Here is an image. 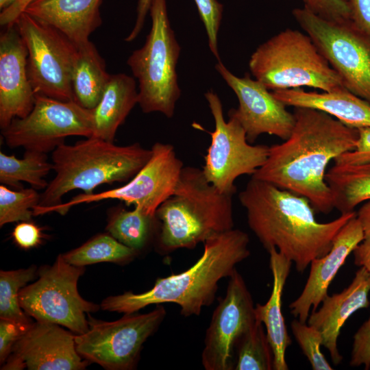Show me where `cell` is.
I'll return each mask as SVG.
<instances>
[{
  "mask_svg": "<svg viewBox=\"0 0 370 370\" xmlns=\"http://www.w3.org/2000/svg\"><path fill=\"white\" fill-rule=\"evenodd\" d=\"M358 140L354 149L345 152L334 160L336 164L370 163V127L357 129Z\"/></svg>",
  "mask_w": 370,
  "mask_h": 370,
  "instance_id": "39",
  "label": "cell"
},
{
  "mask_svg": "<svg viewBox=\"0 0 370 370\" xmlns=\"http://www.w3.org/2000/svg\"><path fill=\"white\" fill-rule=\"evenodd\" d=\"M349 365L370 369V317L354 335Z\"/></svg>",
  "mask_w": 370,
  "mask_h": 370,
  "instance_id": "37",
  "label": "cell"
},
{
  "mask_svg": "<svg viewBox=\"0 0 370 370\" xmlns=\"http://www.w3.org/2000/svg\"><path fill=\"white\" fill-rule=\"evenodd\" d=\"M136 254V251L120 243L108 233L95 236L79 247L62 255L66 262L84 267L101 262L125 263L131 261Z\"/></svg>",
  "mask_w": 370,
  "mask_h": 370,
  "instance_id": "28",
  "label": "cell"
},
{
  "mask_svg": "<svg viewBox=\"0 0 370 370\" xmlns=\"http://www.w3.org/2000/svg\"><path fill=\"white\" fill-rule=\"evenodd\" d=\"M205 97L214 121V130L209 132L211 142L202 171L219 191L234 195L236 180L241 175H254L265 162L269 147L249 143L245 130L235 117L229 115L226 121L221 101L212 90L207 91Z\"/></svg>",
  "mask_w": 370,
  "mask_h": 370,
  "instance_id": "11",
  "label": "cell"
},
{
  "mask_svg": "<svg viewBox=\"0 0 370 370\" xmlns=\"http://www.w3.org/2000/svg\"><path fill=\"white\" fill-rule=\"evenodd\" d=\"M151 150L148 162L123 186L97 193L79 194L69 201L43 210L42 214L52 212L64 214L78 204L118 199L156 217L160 206L173 195L184 164L171 144L157 142Z\"/></svg>",
  "mask_w": 370,
  "mask_h": 370,
  "instance_id": "14",
  "label": "cell"
},
{
  "mask_svg": "<svg viewBox=\"0 0 370 370\" xmlns=\"http://www.w3.org/2000/svg\"><path fill=\"white\" fill-rule=\"evenodd\" d=\"M204 23L210 49L221 61L218 49V32L223 16V6L217 0H194Z\"/></svg>",
  "mask_w": 370,
  "mask_h": 370,
  "instance_id": "34",
  "label": "cell"
},
{
  "mask_svg": "<svg viewBox=\"0 0 370 370\" xmlns=\"http://www.w3.org/2000/svg\"><path fill=\"white\" fill-rule=\"evenodd\" d=\"M249 68L254 79L272 91L345 88L312 38L298 29H283L260 45L250 56Z\"/></svg>",
  "mask_w": 370,
  "mask_h": 370,
  "instance_id": "6",
  "label": "cell"
},
{
  "mask_svg": "<svg viewBox=\"0 0 370 370\" xmlns=\"http://www.w3.org/2000/svg\"><path fill=\"white\" fill-rule=\"evenodd\" d=\"M27 50L15 23L0 35V127L32 110L36 94L27 73Z\"/></svg>",
  "mask_w": 370,
  "mask_h": 370,
  "instance_id": "18",
  "label": "cell"
},
{
  "mask_svg": "<svg viewBox=\"0 0 370 370\" xmlns=\"http://www.w3.org/2000/svg\"><path fill=\"white\" fill-rule=\"evenodd\" d=\"M215 69L236 95L238 108L231 109L229 115L240 123L249 143H254L264 134L283 140L290 136L295 122L293 112L272 91L247 74L242 77L235 75L221 61Z\"/></svg>",
  "mask_w": 370,
  "mask_h": 370,
  "instance_id": "16",
  "label": "cell"
},
{
  "mask_svg": "<svg viewBox=\"0 0 370 370\" xmlns=\"http://www.w3.org/2000/svg\"><path fill=\"white\" fill-rule=\"evenodd\" d=\"M75 335L59 325L32 323L14 345L2 369L81 370L88 365L77 353Z\"/></svg>",
  "mask_w": 370,
  "mask_h": 370,
  "instance_id": "17",
  "label": "cell"
},
{
  "mask_svg": "<svg viewBox=\"0 0 370 370\" xmlns=\"http://www.w3.org/2000/svg\"><path fill=\"white\" fill-rule=\"evenodd\" d=\"M238 199L250 230L264 248H275L300 273L329 252L336 235L356 215L355 211L342 213L329 222H319L306 198L253 177Z\"/></svg>",
  "mask_w": 370,
  "mask_h": 370,
  "instance_id": "2",
  "label": "cell"
},
{
  "mask_svg": "<svg viewBox=\"0 0 370 370\" xmlns=\"http://www.w3.org/2000/svg\"><path fill=\"white\" fill-rule=\"evenodd\" d=\"M273 94L286 106L317 109L355 129L370 127V103L345 88L330 92L293 88L273 90Z\"/></svg>",
  "mask_w": 370,
  "mask_h": 370,
  "instance_id": "22",
  "label": "cell"
},
{
  "mask_svg": "<svg viewBox=\"0 0 370 370\" xmlns=\"http://www.w3.org/2000/svg\"><path fill=\"white\" fill-rule=\"evenodd\" d=\"M235 370L273 369V354L262 323L256 321L238 339Z\"/></svg>",
  "mask_w": 370,
  "mask_h": 370,
  "instance_id": "30",
  "label": "cell"
},
{
  "mask_svg": "<svg viewBox=\"0 0 370 370\" xmlns=\"http://www.w3.org/2000/svg\"><path fill=\"white\" fill-rule=\"evenodd\" d=\"M84 267L66 262L60 254L52 266L40 268L39 278L19 292L21 308L37 321L62 325L77 334L88 330L85 314L99 306L83 299L77 282Z\"/></svg>",
  "mask_w": 370,
  "mask_h": 370,
  "instance_id": "9",
  "label": "cell"
},
{
  "mask_svg": "<svg viewBox=\"0 0 370 370\" xmlns=\"http://www.w3.org/2000/svg\"><path fill=\"white\" fill-rule=\"evenodd\" d=\"M350 13V20L370 38V0H344Z\"/></svg>",
  "mask_w": 370,
  "mask_h": 370,
  "instance_id": "41",
  "label": "cell"
},
{
  "mask_svg": "<svg viewBox=\"0 0 370 370\" xmlns=\"http://www.w3.org/2000/svg\"><path fill=\"white\" fill-rule=\"evenodd\" d=\"M1 135L10 148L47 153L64 143L68 136L92 135V110L75 101H63L36 94L32 111L15 118Z\"/></svg>",
  "mask_w": 370,
  "mask_h": 370,
  "instance_id": "12",
  "label": "cell"
},
{
  "mask_svg": "<svg viewBox=\"0 0 370 370\" xmlns=\"http://www.w3.org/2000/svg\"><path fill=\"white\" fill-rule=\"evenodd\" d=\"M369 292L370 272L360 267L347 287L339 293L328 295L321 307L308 317V324L321 332L322 345L328 349L334 365L343 359L337 344L341 328L352 314L369 306Z\"/></svg>",
  "mask_w": 370,
  "mask_h": 370,
  "instance_id": "20",
  "label": "cell"
},
{
  "mask_svg": "<svg viewBox=\"0 0 370 370\" xmlns=\"http://www.w3.org/2000/svg\"><path fill=\"white\" fill-rule=\"evenodd\" d=\"M304 8L314 14L329 21L350 19V13L344 0H302Z\"/></svg>",
  "mask_w": 370,
  "mask_h": 370,
  "instance_id": "36",
  "label": "cell"
},
{
  "mask_svg": "<svg viewBox=\"0 0 370 370\" xmlns=\"http://www.w3.org/2000/svg\"><path fill=\"white\" fill-rule=\"evenodd\" d=\"M149 14L151 27L143 46L127 59L138 82V101L144 113L174 115L181 90L176 66L180 47L168 16L166 0H152Z\"/></svg>",
  "mask_w": 370,
  "mask_h": 370,
  "instance_id": "7",
  "label": "cell"
},
{
  "mask_svg": "<svg viewBox=\"0 0 370 370\" xmlns=\"http://www.w3.org/2000/svg\"><path fill=\"white\" fill-rule=\"evenodd\" d=\"M33 0H16L12 5L1 10L0 25L5 27L14 23L18 16Z\"/></svg>",
  "mask_w": 370,
  "mask_h": 370,
  "instance_id": "42",
  "label": "cell"
},
{
  "mask_svg": "<svg viewBox=\"0 0 370 370\" xmlns=\"http://www.w3.org/2000/svg\"><path fill=\"white\" fill-rule=\"evenodd\" d=\"M152 0H138L137 6V17L133 29L125 38L126 42L134 40L141 32L147 14L149 12Z\"/></svg>",
  "mask_w": 370,
  "mask_h": 370,
  "instance_id": "43",
  "label": "cell"
},
{
  "mask_svg": "<svg viewBox=\"0 0 370 370\" xmlns=\"http://www.w3.org/2000/svg\"><path fill=\"white\" fill-rule=\"evenodd\" d=\"M291 330L302 352L307 357L313 370H332L333 368L321 352L323 338L314 327L294 319Z\"/></svg>",
  "mask_w": 370,
  "mask_h": 370,
  "instance_id": "33",
  "label": "cell"
},
{
  "mask_svg": "<svg viewBox=\"0 0 370 370\" xmlns=\"http://www.w3.org/2000/svg\"><path fill=\"white\" fill-rule=\"evenodd\" d=\"M102 0H33L23 12L59 30L75 45L101 25Z\"/></svg>",
  "mask_w": 370,
  "mask_h": 370,
  "instance_id": "21",
  "label": "cell"
},
{
  "mask_svg": "<svg viewBox=\"0 0 370 370\" xmlns=\"http://www.w3.org/2000/svg\"><path fill=\"white\" fill-rule=\"evenodd\" d=\"M292 14L341 77L344 87L370 103V38L350 19L322 18L305 8Z\"/></svg>",
  "mask_w": 370,
  "mask_h": 370,
  "instance_id": "8",
  "label": "cell"
},
{
  "mask_svg": "<svg viewBox=\"0 0 370 370\" xmlns=\"http://www.w3.org/2000/svg\"><path fill=\"white\" fill-rule=\"evenodd\" d=\"M232 196L219 191L202 169L184 166L173 195L156 212L158 250L169 254L193 249L233 229Z\"/></svg>",
  "mask_w": 370,
  "mask_h": 370,
  "instance_id": "5",
  "label": "cell"
},
{
  "mask_svg": "<svg viewBox=\"0 0 370 370\" xmlns=\"http://www.w3.org/2000/svg\"><path fill=\"white\" fill-rule=\"evenodd\" d=\"M53 169L47 153L25 150L22 158L0 152V182L15 188H22V182L32 188L45 189L48 182L45 177Z\"/></svg>",
  "mask_w": 370,
  "mask_h": 370,
  "instance_id": "27",
  "label": "cell"
},
{
  "mask_svg": "<svg viewBox=\"0 0 370 370\" xmlns=\"http://www.w3.org/2000/svg\"><path fill=\"white\" fill-rule=\"evenodd\" d=\"M248 234L232 229L210 236L204 242L199 258L186 271L158 278L153 287L142 293L131 291L110 296L101 303L103 310L131 314L151 304L174 303L184 317L199 315L212 304L219 282L230 277L236 266L250 255Z\"/></svg>",
  "mask_w": 370,
  "mask_h": 370,
  "instance_id": "3",
  "label": "cell"
},
{
  "mask_svg": "<svg viewBox=\"0 0 370 370\" xmlns=\"http://www.w3.org/2000/svg\"><path fill=\"white\" fill-rule=\"evenodd\" d=\"M226 293L214 309L206 330L201 363L206 370L234 369L235 346L256 321L250 292L236 269L229 277Z\"/></svg>",
  "mask_w": 370,
  "mask_h": 370,
  "instance_id": "15",
  "label": "cell"
},
{
  "mask_svg": "<svg viewBox=\"0 0 370 370\" xmlns=\"http://www.w3.org/2000/svg\"><path fill=\"white\" fill-rule=\"evenodd\" d=\"M356 217L361 225L362 239L352 251L354 262L370 272V201L361 204Z\"/></svg>",
  "mask_w": 370,
  "mask_h": 370,
  "instance_id": "35",
  "label": "cell"
},
{
  "mask_svg": "<svg viewBox=\"0 0 370 370\" xmlns=\"http://www.w3.org/2000/svg\"><path fill=\"white\" fill-rule=\"evenodd\" d=\"M138 101L134 79L125 73L110 74L100 101L92 109L91 137L113 142L118 128Z\"/></svg>",
  "mask_w": 370,
  "mask_h": 370,
  "instance_id": "24",
  "label": "cell"
},
{
  "mask_svg": "<svg viewBox=\"0 0 370 370\" xmlns=\"http://www.w3.org/2000/svg\"><path fill=\"white\" fill-rule=\"evenodd\" d=\"M31 324V325H32ZM31 325H25L8 319L0 320V362H4L17 341Z\"/></svg>",
  "mask_w": 370,
  "mask_h": 370,
  "instance_id": "38",
  "label": "cell"
},
{
  "mask_svg": "<svg viewBox=\"0 0 370 370\" xmlns=\"http://www.w3.org/2000/svg\"><path fill=\"white\" fill-rule=\"evenodd\" d=\"M165 316V309L158 306L148 313L125 314L112 322L90 319L88 330L75 335L76 350L86 360L106 369H131L143 343L158 330Z\"/></svg>",
  "mask_w": 370,
  "mask_h": 370,
  "instance_id": "13",
  "label": "cell"
},
{
  "mask_svg": "<svg viewBox=\"0 0 370 370\" xmlns=\"http://www.w3.org/2000/svg\"><path fill=\"white\" fill-rule=\"evenodd\" d=\"M151 150L139 143L119 146L99 138L89 137L72 145L63 143L52 151L56 175L40 195L34 215L62 203L73 190L92 194L103 184L128 182L148 162Z\"/></svg>",
  "mask_w": 370,
  "mask_h": 370,
  "instance_id": "4",
  "label": "cell"
},
{
  "mask_svg": "<svg viewBox=\"0 0 370 370\" xmlns=\"http://www.w3.org/2000/svg\"><path fill=\"white\" fill-rule=\"evenodd\" d=\"M42 234L40 227L28 221H21L13 230L14 242L21 248L30 249L41 243Z\"/></svg>",
  "mask_w": 370,
  "mask_h": 370,
  "instance_id": "40",
  "label": "cell"
},
{
  "mask_svg": "<svg viewBox=\"0 0 370 370\" xmlns=\"http://www.w3.org/2000/svg\"><path fill=\"white\" fill-rule=\"evenodd\" d=\"M268 252L273 280V288L267 302L256 304L255 314L256 319L265 325L267 336L273 354V369L287 370L286 351L292 341L282 312V297L293 262L275 248H271Z\"/></svg>",
  "mask_w": 370,
  "mask_h": 370,
  "instance_id": "23",
  "label": "cell"
},
{
  "mask_svg": "<svg viewBox=\"0 0 370 370\" xmlns=\"http://www.w3.org/2000/svg\"><path fill=\"white\" fill-rule=\"evenodd\" d=\"M14 23L27 50V73L35 94L75 101L72 73L77 45L59 30L25 12Z\"/></svg>",
  "mask_w": 370,
  "mask_h": 370,
  "instance_id": "10",
  "label": "cell"
},
{
  "mask_svg": "<svg viewBox=\"0 0 370 370\" xmlns=\"http://www.w3.org/2000/svg\"><path fill=\"white\" fill-rule=\"evenodd\" d=\"M16 0H0V9L2 10L10 5H12Z\"/></svg>",
  "mask_w": 370,
  "mask_h": 370,
  "instance_id": "44",
  "label": "cell"
},
{
  "mask_svg": "<svg viewBox=\"0 0 370 370\" xmlns=\"http://www.w3.org/2000/svg\"><path fill=\"white\" fill-rule=\"evenodd\" d=\"M40 194L34 188L12 190L0 186V226L17 221H30L33 210L40 201Z\"/></svg>",
  "mask_w": 370,
  "mask_h": 370,
  "instance_id": "32",
  "label": "cell"
},
{
  "mask_svg": "<svg viewBox=\"0 0 370 370\" xmlns=\"http://www.w3.org/2000/svg\"><path fill=\"white\" fill-rule=\"evenodd\" d=\"M156 228V217L149 216L136 208L113 213L106 227L114 238L137 252L147 245Z\"/></svg>",
  "mask_w": 370,
  "mask_h": 370,
  "instance_id": "29",
  "label": "cell"
},
{
  "mask_svg": "<svg viewBox=\"0 0 370 370\" xmlns=\"http://www.w3.org/2000/svg\"><path fill=\"white\" fill-rule=\"evenodd\" d=\"M290 136L269 147L264 164L251 177L306 198L314 210L327 214L334 208L325 181L332 160L355 149L358 130L329 114L310 108H294Z\"/></svg>",
  "mask_w": 370,
  "mask_h": 370,
  "instance_id": "1",
  "label": "cell"
},
{
  "mask_svg": "<svg viewBox=\"0 0 370 370\" xmlns=\"http://www.w3.org/2000/svg\"><path fill=\"white\" fill-rule=\"evenodd\" d=\"M334 208L341 214L370 201V163L360 164H334L325 173Z\"/></svg>",
  "mask_w": 370,
  "mask_h": 370,
  "instance_id": "26",
  "label": "cell"
},
{
  "mask_svg": "<svg viewBox=\"0 0 370 370\" xmlns=\"http://www.w3.org/2000/svg\"><path fill=\"white\" fill-rule=\"evenodd\" d=\"M362 239V230L356 215L350 219L333 239L325 255L312 260L307 282L300 295L290 305L291 313L306 323L312 312L328 295V290L347 256Z\"/></svg>",
  "mask_w": 370,
  "mask_h": 370,
  "instance_id": "19",
  "label": "cell"
},
{
  "mask_svg": "<svg viewBox=\"0 0 370 370\" xmlns=\"http://www.w3.org/2000/svg\"><path fill=\"white\" fill-rule=\"evenodd\" d=\"M77 45L72 73L75 101L92 110L100 101L110 74L96 47L90 40Z\"/></svg>",
  "mask_w": 370,
  "mask_h": 370,
  "instance_id": "25",
  "label": "cell"
},
{
  "mask_svg": "<svg viewBox=\"0 0 370 370\" xmlns=\"http://www.w3.org/2000/svg\"><path fill=\"white\" fill-rule=\"evenodd\" d=\"M36 268L0 272V318L31 325V320L22 310L19 303V292L35 275Z\"/></svg>",
  "mask_w": 370,
  "mask_h": 370,
  "instance_id": "31",
  "label": "cell"
}]
</instances>
